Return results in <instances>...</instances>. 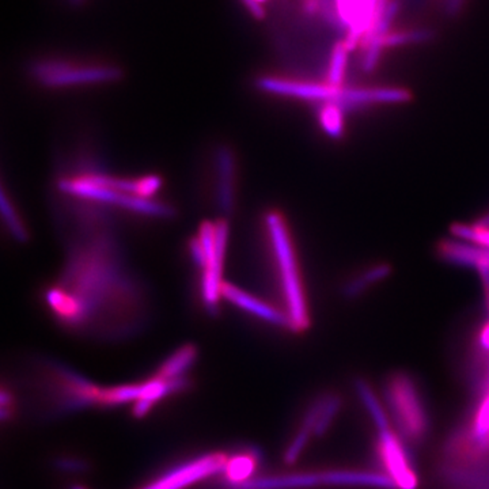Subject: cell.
<instances>
[{
	"label": "cell",
	"instance_id": "obj_8",
	"mask_svg": "<svg viewBox=\"0 0 489 489\" xmlns=\"http://www.w3.org/2000/svg\"><path fill=\"white\" fill-rule=\"evenodd\" d=\"M227 457L222 452H214V454L204 455L198 460L186 462L183 467L175 468L170 470L167 475L155 480L150 485L143 489H185L193 485L198 481L211 477L217 472H224L226 467Z\"/></svg>",
	"mask_w": 489,
	"mask_h": 489
},
{
	"label": "cell",
	"instance_id": "obj_14",
	"mask_svg": "<svg viewBox=\"0 0 489 489\" xmlns=\"http://www.w3.org/2000/svg\"><path fill=\"white\" fill-rule=\"evenodd\" d=\"M196 358H198V349L195 346L188 344L181 346L160 364L155 375L167 380L185 378V372L193 366Z\"/></svg>",
	"mask_w": 489,
	"mask_h": 489
},
{
	"label": "cell",
	"instance_id": "obj_2",
	"mask_svg": "<svg viewBox=\"0 0 489 489\" xmlns=\"http://www.w3.org/2000/svg\"><path fill=\"white\" fill-rule=\"evenodd\" d=\"M265 227L272 256L275 260L289 330L304 332L310 326L309 306L289 224L281 212L271 211L266 214Z\"/></svg>",
	"mask_w": 489,
	"mask_h": 489
},
{
	"label": "cell",
	"instance_id": "obj_27",
	"mask_svg": "<svg viewBox=\"0 0 489 489\" xmlns=\"http://www.w3.org/2000/svg\"><path fill=\"white\" fill-rule=\"evenodd\" d=\"M478 275L483 283L484 304H485L486 315L489 318V268L478 269Z\"/></svg>",
	"mask_w": 489,
	"mask_h": 489
},
{
	"label": "cell",
	"instance_id": "obj_25",
	"mask_svg": "<svg viewBox=\"0 0 489 489\" xmlns=\"http://www.w3.org/2000/svg\"><path fill=\"white\" fill-rule=\"evenodd\" d=\"M240 4L247 7L248 12L257 20H263L265 17V10H264L263 4H260L258 0H240Z\"/></svg>",
	"mask_w": 489,
	"mask_h": 489
},
{
	"label": "cell",
	"instance_id": "obj_6",
	"mask_svg": "<svg viewBox=\"0 0 489 489\" xmlns=\"http://www.w3.org/2000/svg\"><path fill=\"white\" fill-rule=\"evenodd\" d=\"M377 455L395 488H418L419 478L413 469L412 460L403 447L400 436L392 429L378 432Z\"/></svg>",
	"mask_w": 489,
	"mask_h": 489
},
{
	"label": "cell",
	"instance_id": "obj_13",
	"mask_svg": "<svg viewBox=\"0 0 489 489\" xmlns=\"http://www.w3.org/2000/svg\"><path fill=\"white\" fill-rule=\"evenodd\" d=\"M392 275V265L387 263L374 264L364 269L362 273L352 276L343 286V297L349 301L358 299L362 295L366 294L375 284L384 281Z\"/></svg>",
	"mask_w": 489,
	"mask_h": 489
},
{
	"label": "cell",
	"instance_id": "obj_26",
	"mask_svg": "<svg viewBox=\"0 0 489 489\" xmlns=\"http://www.w3.org/2000/svg\"><path fill=\"white\" fill-rule=\"evenodd\" d=\"M467 0H446L444 4V12L447 17L455 18L460 15V12L464 9V4Z\"/></svg>",
	"mask_w": 489,
	"mask_h": 489
},
{
	"label": "cell",
	"instance_id": "obj_28",
	"mask_svg": "<svg viewBox=\"0 0 489 489\" xmlns=\"http://www.w3.org/2000/svg\"><path fill=\"white\" fill-rule=\"evenodd\" d=\"M258 2H260V4H265L266 0H258Z\"/></svg>",
	"mask_w": 489,
	"mask_h": 489
},
{
	"label": "cell",
	"instance_id": "obj_24",
	"mask_svg": "<svg viewBox=\"0 0 489 489\" xmlns=\"http://www.w3.org/2000/svg\"><path fill=\"white\" fill-rule=\"evenodd\" d=\"M476 358L489 355V318L478 328L475 341Z\"/></svg>",
	"mask_w": 489,
	"mask_h": 489
},
{
	"label": "cell",
	"instance_id": "obj_17",
	"mask_svg": "<svg viewBox=\"0 0 489 489\" xmlns=\"http://www.w3.org/2000/svg\"><path fill=\"white\" fill-rule=\"evenodd\" d=\"M355 390L356 393H358L362 403H363L367 412H369L370 416H371L372 421H374L378 432L387 431V429H390L389 419H387L384 408L380 405L379 400H378L374 390H372V387L367 384L366 380L362 379V378L356 379Z\"/></svg>",
	"mask_w": 489,
	"mask_h": 489
},
{
	"label": "cell",
	"instance_id": "obj_30",
	"mask_svg": "<svg viewBox=\"0 0 489 489\" xmlns=\"http://www.w3.org/2000/svg\"><path fill=\"white\" fill-rule=\"evenodd\" d=\"M74 489H84V488H80V486H75Z\"/></svg>",
	"mask_w": 489,
	"mask_h": 489
},
{
	"label": "cell",
	"instance_id": "obj_7",
	"mask_svg": "<svg viewBox=\"0 0 489 489\" xmlns=\"http://www.w3.org/2000/svg\"><path fill=\"white\" fill-rule=\"evenodd\" d=\"M257 87L266 94L312 101V102H335L343 87L318 84L309 80L286 79V77H264L258 79Z\"/></svg>",
	"mask_w": 489,
	"mask_h": 489
},
{
	"label": "cell",
	"instance_id": "obj_20",
	"mask_svg": "<svg viewBox=\"0 0 489 489\" xmlns=\"http://www.w3.org/2000/svg\"><path fill=\"white\" fill-rule=\"evenodd\" d=\"M2 212H4V224H6L12 238L17 240L18 242H26L28 240V230H26L22 219L18 215L14 204L10 200L4 191L2 192Z\"/></svg>",
	"mask_w": 489,
	"mask_h": 489
},
{
	"label": "cell",
	"instance_id": "obj_10",
	"mask_svg": "<svg viewBox=\"0 0 489 489\" xmlns=\"http://www.w3.org/2000/svg\"><path fill=\"white\" fill-rule=\"evenodd\" d=\"M341 408V398L338 395H322L315 398L314 403L307 408L305 413L304 421H302L299 431L309 435L325 434L330 428L332 421L338 416Z\"/></svg>",
	"mask_w": 489,
	"mask_h": 489
},
{
	"label": "cell",
	"instance_id": "obj_15",
	"mask_svg": "<svg viewBox=\"0 0 489 489\" xmlns=\"http://www.w3.org/2000/svg\"><path fill=\"white\" fill-rule=\"evenodd\" d=\"M256 467H257V455L252 452H242V454L229 457L224 472L226 480L230 481L234 488H238L250 481Z\"/></svg>",
	"mask_w": 489,
	"mask_h": 489
},
{
	"label": "cell",
	"instance_id": "obj_21",
	"mask_svg": "<svg viewBox=\"0 0 489 489\" xmlns=\"http://www.w3.org/2000/svg\"><path fill=\"white\" fill-rule=\"evenodd\" d=\"M452 232L454 237L460 240H467V242L480 245V247L489 249V227L483 224H457L452 227Z\"/></svg>",
	"mask_w": 489,
	"mask_h": 489
},
{
	"label": "cell",
	"instance_id": "obj_3",
	"mask_svg": "<svg viewBox=\"0 0 489 489\" xmlns=\"http://www.w3.org/2000/svg\"><path fill=\"white\" fill-rule=\"evenodd\" d=\"M385 397L401 438L411 444L423 442L428 432V413L413 378L406 372L390 375L385 384Z\"/></svg>",
	"mask_w": 489,
	"mask_h": 489
},
{
	"label": "cell",
	"instance_id": "obj_22",
	"mask_svg": "<svg viewBox=\"0 0 489 489\" xmlns=\"http://www.w3.org/2000/svg\"><path fill=\"white\" fill-rule=\"evenodd\" d=\"M361 46L363 49L362 69L369 74V72L374 71L379 64L380 56H382V52L385 51L384 43H382V37H374Z\"/></svg>",
	"mask_w": 489,
	"mask_h": 489
},
{
	"label": "cell",
	"instance_id": "obj_12",
	"mask_svg": "<svg viewBox=\"0 0 489 489\" xmlns=\"http://www.w3.org/2000/svg\"><path fill=\"white\" fill-rule=\"evenodd\" d=\"M439 257L450 264L473 268H489V249L475 243L442 240L436 247Z\"/></svg>",
	"mask_w": 489,
	"mask_h": 489
},
{
	"label": "cell",
	"instance_id": "obj_4",
	"mask_svg": "<svg viewBox=\"0 0 489 489\" xmlns=\"http://www.w3.org/2000/svg\"><path fill=\"white\" fill-rule=\"evenodd\" d=\"M198 240L204 253L201 266L200 295L207 312L215 314L222 297L224 264L229 245V226L226 221L204 222L199 229Z\"/></svg>",
	"mask_w": 489,
	"mask_h": 489
},
{
	"label": "cell",
	"instance_id": "obj_11",
	"mask_svg": "<svg viewBox=\"0 0 489 489\" xmlns=\"http://www.w3.org/2000/svg\"><path fill=\"white\" fill-rule=\"evenodd\" d=\"M217 175V206L224 214H230L235 201V160L229 147H221L215 155Z\"/></svg>",
	"mask_w": 489,
	"mask_h": 489
},
{
	"label": "cell",
	"instance_id": "obj_18",
	"mask_svg": "<svg viewBox=\"0 0 489 489\" xmlns=\"http://www.w3.org/2000/svg\"><path fill=\"white\" fill-rule=\"evenodd\" d=\"M349 51L344 41H338L330 52V67L326 72V84L335 87H343L346 79V64H348Z\"/></svg>",
	"mask_w": 489,
	"mask_h": 489
},
{
	"label": "cell",
	"instance_id": "obj_29",
	"mask_svg": "<svg viewBox=\"0 0 489 489\" xmlns=\"http://www.w3.org/2000/svg\"><path fill=\"white\" fill-rule=\"evenodd\" d=\"M72 2H75V4H77V2H80V0H72Z\"/></svg>",
	"mask_w": 489,
	"mask_h": 489
},
{
	"label": "cell",
	"instance_id": "obj_23",
	"mask_svg": "<svg viewBox=\"0 0 489 489\" xmlns=\"http://www.w3.org/2000/svg\"><path fill=\"white\" fill-rule=\"evenodd\" d=\"M332 2L336 18H338V25L348 29L352 22L355 20L362 0H332Z\"/></svg>",
	"mask_w": 489,
	"mask_h": 489
},
{
	"label": "cell",
	"instance_id": "obj_1",
	"mask_svg": "<svg viewBox=\"0 0 489 489\" xmlns=\"http://www.w3.org/2000/svg\"><path fill=\"white\" fill-rule=\"evenodd\" d=\"M160 186L162 178L152 175L131 180L100 173H89L64 177L59 181V189L61 192L72 198L116 206L146 216H172L173 209L170 206L152 199Z\"/></svg>",
	"mask_w": 489,
	"mask_h": 489
},
{
	"label": "cell",
	"instance_id": "obj_5",
	"mask_svg": "<svg viewBox=\"0 0 489 489\" xmlns=\"http://www.w3.org/2000/svg\"><path fill=\"white\" fill-rule=\"evenodd\" d=\"M33 77L46 87L87 86L113 82L120 77V71L115 67L84 66L51 59L36 63Z\"/></svg>",
	"mask_w": 489,
	"mask_h": 489
},
{
	"label": "cell",
	"instance_id": "obj_19",
	"mask_svg": "<svg viewBox=\"0 0 489 489\" xmlns=\"http://www.w3.org/2000/svg\"><path fill=\"white\" fill-rule=\"evenodd\" d=\"M434 33L426 29L403 30V32H389L382 36L385 49L395 46L411 45V44H423L431 40Z\"/></svg>",
	"mask_w": 489,
	"mask_h": 489
},
{
	"label": "cell",
	"instance_id": "obj_16",
	"mask_svg": "<svg viewBox=\"0 0 489 489\" xmlns=\"http://www.w3.org/2000/svg\"><path fill=\"white\" fill-rule=\"evenodd\" d=\"M318 123L321 128L330 138L341 139L346 132V121H344L343 109L335 102L318 103Z\"/></svg>",
	"mask_w": 489,
	"mask_h": 489
},
{
	"label": "cell",
	"instance_id": "obj_9",
	"mask_svg": "<svg viewBox=\"0 0 489 489\" xmlns=\"http://www.w3.org/2000/svg\"><path fill=\"white\" fill-rule=\"evenodd\" d=\"M222 297L232 302L234 306L240 307L243 312L250 313L255 317L260 318L264 322L289 330V318H287L286 313L281 312L278 307L266 304L263 299L253 297L249 292L243 291L242 289L235 287L234 284L224 283Z\"/></svg>",
	"mask_w": 489,
	"mask_h": 489
}]
</instances>
